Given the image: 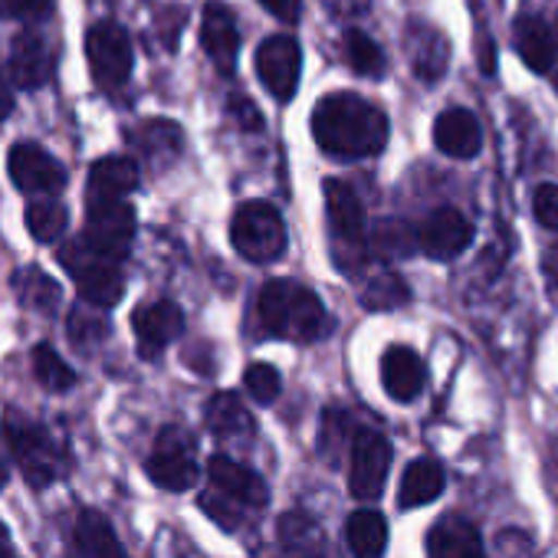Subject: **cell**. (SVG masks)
<instances>
[{"label": "cell", "mask_w": 558, "mask_h": 558, "mask_svg": "<svg viewBox=\"0 0 558 558\" xmlns=\"http://www.w3.org/2000/svg\"><path fill=\"white\" fill-rule=\"evenodd\" d=\"M310 125L316 145L332 158L359 161L378 155L388 145V116L355 93L323 96L313 109Z\"/></svg>", "instance_id": "1"}, {"label": "cell", "mask_w": 558, "mask_h": 558, "mask_svg": "<svg viewBox=\"0 0 558 558\" xmlns=\"http://www.w3.org/2000/svg\"><path fill=\"white\" fill-rule=\"evenodd\" d=\"M256 323L266 336L313 345L329 332L326 303L296 279H269L256 296Z\"/></svg>", "instance_id": "2"}, {"label": "cell", "mask_w": 558, "mask_h": 558, "mask_svg": "<svg viewBox=\"0 0 558 558\" xmlns=\"http://www.w3.org/2000/svg\"><path fill=\"white\" fill-rule=\"evenodd\" d=\"M326 197V230H329V253L339 272L359 276L372 259V233L365 220V207L352 184L329 178L323 187Z\"/></svg>", "instance_id": "3"}, {"label": "cell", "mask_w": 558, "mask_h": 558, "mask_svg": "<svg viewBox=\"0 0 558 558\" xmlns=\"http://www.w3.org/2000/svg\"><path fill=\"white\" fill-rule=\"evenodd\" d=\"M207 483L210 489L201 496V506L223 529H236L243 512H256L269 502V489L263 476L223 453L207 460Z\"/></svg>", "instance_id": "4"}, {"label": "cell", "mask_w": 558, "mask_h": 558, "mask_svg": "<svg viewBox=\"0 0 558 558\" xmlns=\"http://www.w3.org/2000/svg\"><path fill=\"white\" fill-rule=\"evenodd\" d=\"M60 263L76 279V287H80V293H83V300L89 306L112 310L122 300V293H125V276L119 269L122 259L96 250L86 236H80L70 246H63L60 250Z\"/></svg>", "instance_id": "5"}, {"label": "cell", "mask_w": 558, "mask_h": 558, "mask_svg": "<svg viewBox=\"0 0 558 558\" xmlns=\"http://www.w3.org/2000/svg\"><path fill=\"white\" fill-rule=\"evenodd\" d=\"M230 243L246 263H272L287 253V223L266 201H246L233 210Z\"/></svg>", "instance_id": "6"}, {"label": "cell", "mask_w": 558, "mask_h": 558, "mask_svg": "<svg viewBox=\"0 0 558 558\" xmlns=\"http://www.w3.org/2000/svg\"><path fill=\"white\" fill-rule=\"evenodd\" d=\"M86 57L93 80L102 93H119L129 76H132V40L122 24L116 21H99L86 34Z\"/></svg>", "instance_id": "7"}, {"label": "cell", "mask_w": 558, "mask_h": 558, "mask_svg": "<svg viewBox=\"0 0 558 558\" xmlns=\"http://www.w3.org/2000/svg\"><path fill=\"white\" fill-rule=\"evenodd\" d=\"M256 76L266 86V93L276 102H290L300 89V76H303V47L296 37L290 34H276L266 37L256 47Z\"/></svg>", "instance_id": "8"}, {"label": "cell", "mask_w": 558, "mask_h": 558, "mask_svg": "<svg viewBox=\"0 0 558 558\" xmlns=\"http://www.w3.org/2000/svg\"><path fill=\"white\" fill-rule=\"evenodd\" d=\"M151 483L168 493H184L197 483V460H194V437L184 427H165L155 440V450L145 463Z\"/></svg>", "instance_id": "9"}, {"label": "cell", "mask_w": 558, "mask_h": 558, "mask_svg": "<svg viewBox=\"0 0 558 558\" xmlns=\"http://www.w3.org/2000/svg\"><path fill=\"white\" fill-rule=\"evenodd\" d=\"M4 434H8V444H11L27 483L37 489L50 486L60 473V453H57L50 434L40 424H31V421L14 417V414L4 424Z\"/></svg>", "instance_id": "10"}, {"label": "cell", "mask_w": 558, "mask_h": 558, "mask_svg": "<svg viewBox=\"0 0 558 558\" xmlns=\"http://www.w3.org/2000/svg\"><path fill=\"white\" fill-rule=\"evenodd\" d=\"M395 450L385 434L378 430H359L352 440V466H349V489L355 499H378L385 493L388 473H391Z\"/></svg>", "instance_id": "11"}, {"label": "cell", "mask_w": 558, "mask_h": 558, "mask_svg": "<svg viewBox=\"0 0 558 558\" xmlns=\"http://www.w3.org/2000/svg\"><path fill=\"white\" fill-rule=\"evenodd\" d=\"M96 250L125 259L135 240V210L125 201H89L86 214V233Z\"/></svg>", "instance_id": "12"}, {"label": "cell", "mask_w": 558, "mask_h": 558, "mask_svg": "<svg viewBox=\"0 0 558 558\" xmlns=\"http://www.w3.org/2000/svg\"><path fill=\"white\" fill-rule=\"evenodd\" d=\"M8 171H11V181L24 191V194H60L63 184H66V171L63 165L44 151L40 145H31V142H21L11 148L8 155Z\"/></svg>", "instance_id": "13"}, {"label": "cell", "mask_w": 558, "mask_h": 558, "mask_svg": "<svg viewBox=\"0 0 558 558\" xmlns=\"http://www.w3.org/2000/svg\"><path fill=\"white\" fill-rule=\"evenodd\" d=\"M473 243V223L457 207H437L417 223V250L430 259H457Z\"/></svg>", "instance_id": "14"}, {"label": "cell", "mask_w": 558, "mask_h": 558, "mask_svg": "<svg viewBox=\"0 0 558 558\" xmlns=\"http://www.w3.org/2000/svg\"><path fill=\"white\" fill-rule=\"evenodd\" d=\"M201 47L210 57L214 70L223 76H233L236 70V53H240V31L236 17L220 0H210L201 17Z\"/></svg>", "instance_id": "15"}, {"label": "cell", "mask_w": 558, "mask_h": 558, "mask_svg": "<svg viewBox=\"0 0 558 558\" xmlns=\"http://www.w3.org/2000/svg\"><path fill=\"white\" fill-rule=\"evenodd\" d=\"M132 329H135L142 359H158L184 332V313L168 300L145 303L132 313Z\"/></svg>", "instance_id": "16"}, {"label": "cell", "mask_w": 558, "mask_h": 558, "mask_svg": "<svg viewBox=\"0 0 558 558\" xmlns=\"http://www.w3.org/2000/svg\"><path fill=\"white\" fill-rule=\"evenodd\" d=\"M512 47L519 53V60L538 73L548 76L558 66V34L548 21L535 17V14H519L512 24Z\"/></svg>", "instance_id": "17"}, {"label": "cell", "mask_w": 558, "mask_h": 558, "mask_svg": "<svg viewBox=\"0 0 558 558\" xmlns=\"http://www.w3.org/2000/svg\"><path fill=\"white\" fill-rule=\"evenodd\" d=\"M434 145L447 158L470 161V158H476L483 151V129H480V122H476V116L470 109L450 106L434 122Z\"/></svg>", "instance_id": "18"}, {"label": "cell", "mask_w": 558, "mask_h": 558, "mask_svg": "<svg viewBox=\"0 0 558 558\" xmlns=\"http://www.w3.org/2000/svg\"><path fill=\"white\" fill-rule=\"evenodd\" d=\"M381 385H385L388 398L398 401V404L417 401V395L427 385V365H424V359L414 349H408V345H391L381 355Z\"/></svg>", "instance_id": "19"}, {"label": "cell", "mask_w": 558, "mask_h": 558, "mask_svg": "<svg viewBox=\"0 0 558 558\" xmlns=\"http://www.w3.org/2000/svg\"><path fill=\"white\" fill-rule=\"evenodd\" d=\"M427 555L430 558H486L480 529L463 515H447L430 525Z\"/></svg>", "instance_id": "20"}, {"label": "cell", "mask_w": 558, "mask_h": 558, "mask_svg": "<svg viewBox=\"0 0 558 558\" xmlns=\"http://www.w3.org/2000/svg\"><path fill=\"white\" fill-rule=\"evenodd\" d=\"M50 73H53V57H50L47 44L37 34L14 37V47H11V80L17 83V89L34 93V89L50 83Z\"/></svg>", "instance_id": "21"}, {"label": "cell", "mask_w": 558, "mask_h": 558, "mask_svg": "<svg viewBox=\"0 0 558 558\" xmlns=\"http://www.w3.org/2000/svg\"><path fill=\"white\" fill-rule=\"evenodd\" d=\"M138 187V165L125 155L99 158L89 171V201H125Z\"/></svg>", "instance_id": "22"}, {"label": "cell", "mask_w": 558, "mask_h": 558, "mask_svg": "<svg viewBox=\"0 0 558 558\" xmlns=\"http://www.w3.org/2000/svg\"><path fill=\"white\" fill-rule=\"evenodd\" d=\"M447 486V473L434 457H417L404 466L401 473V489H398V502L401 509H417L427 506L434 499H440Z\"/></svg>", "instance_id": "23"}, {"label": "cell", "mask_w": 558, "mask_h": 558, "mask_svg": "<svg viewBox=\"0 0 558 558\" xmlns=\"http://www.w3.org/2000/svg\"><path fill=\"white\" fill-rule=\"evenodd\" d=\"M408 40H411V66H414L417 80L427 86L440 83L447 73V63H450L447 40L434 27H421V24H411Z\"/></svg>", "instance_id": "24"}, {"label": "cell", "mask_w": 558, "mask_h": 558, "mask_svg": "<svg viewBox=\"0 0 558 558\" xmlns=\"http://www.w3.org/2000/svg\"><path fill=\"white\" fill-rule=\"evenodd\" d=\"M345 538L355 558H381L388 548V522L378 509H355L345 522Z\"/></svg>", "instance_id": "25"}, {"label": "cell", "mask_w": 558, "mask_h": 558, "mask_svg": "<svg viewBox=\"0 0 558 558\" xmlns=\"http://www.w3.org/2000/svg\"><path fill=\"white\" fill-rule=\"evenodd\" d=\"M76 542L86 551V558H125L116 529L109 525V519L96 509H83L76 519Z\"/></svg>", "instance_id": "26"}, {"label": "cell", "mask_w": 558, "mask_h": 558, "mask_svg": "<svg viewBox=\"0 0 558 558\" xmlns=\"http://www.w3.org/2000/svg\"><path fill=\"white\" fill-rule=\"evenodd\" d=\"M408 300H411V290H408V283L395 269L368 272L365 283H362V293H359V303L365 310H372V313H385V310L404 306Z\"/></svg>", "instance_id": "27"}, {"label": "cell", "mask_w": 558, "mask_h": 558, "mask_svg": "<svg viewBox=\"0 0 558 558\" xmlns=\"http://www.w3.org/2000/svg\"><path fill=\"white\" fill-rule=\"evenodd\" d=\"M204 421H207V427H210L217 437H240V434H250V430H253V417H250V411L243 408V401H240L233 391L214 395V398L207 401Z\"/></svg>", "instance_id": "28"}, {"label": "cell", "mask_w": 558, "mask_h": 558, "mask_svg": "<svg viewBox=\"0 0 558 558\" xmlns=\"http://www.w3.org/2000/svg\"><path fill=\"white\" fill-rule=\"evenodd\" d=\"M279 542L293 558H319L323 551V529L306 512H287L279 519Z\"/></svg>", "instance_id": "29"}, {"label": "cell", "mask_w": 558, "mask_h": 558, "mask_svg": "<svg viewBox=\"0 0 558 558\" xmlns=\"http://www.w3.org/2000/svg\"><path fill=\"white\" fill-rule=\"evenodd\" d=\"M342 57L349 63L352 73L365 76V80H381L385 70H388V60H385V50L362 31H345L342 37Z\"/></svg>", "instance_id": "30"}, {"label": "cell", "mask_w": 558, "mask_h": 558, "mask_svg": "<svg viewBox=\"0 0 558 558\" xmlns=\"http://www.w3.org/2000/svg\"><path fill=\"white\" fill-rule=\"evenodd\" d=\"M14 290H17V296L24 300V306H31V310L50 313V310H57V303H60V287L53 283V279H50L44 269H37V266L17 269V276H14Z\"/></svg>", "instance_id": "31"}, {"label": "cell", "mask_w": 558, "mask_h": 558, "mask_svg": "<svg viewBox=\"0 0 558 558\" xmlns=\"http://www.w3.org/2000/svg\"><path fill=\"white\" fill-rule=\"evenodd\" d=\"M132 142L151 158V161H168V158H174L178 151H181V145H184V138H181V129L174 125V122H145L135 135H132Z\"/></svg>", "instance_id": "32"}, {"label": "cell", "mask_w": 558, "mask_h": 558, "mask_svg": "<svg viewBox=\"0 0 558 558\" xmlns=\"http://www.w3.org/2000/svg\"><path fill=\"white\" fill-rule=\"evenodd\" d=\"M414 250H417V230H411L408 223L381 220L378 227H372V256L398 259V256H411Z\"/></svg>", "instance_id": "33"}, {"label": "cell", "mask_w": 558, "mask_h": 558, "mask_svg": "<svg viewBox=\"0 0 558 558\" xmlns=\"http://www.w3.org/2000/svg\"><path fill=\"white\" fill-rule=\"evenodd\" d=\"M24 220H27V230H31V236L37 243H53V240L63 236L70 217H66V207L57 204V201H34L27 207V217Z\"/></svg>", "instance_id": "34"}, {"label": "cell", "mask_w": 558, "mask_h": 558, "mask_svg": "<svg viewBox=\"0 0 558 558\" xmlns=\"http://www.w3.org/2000/svg\"><path fill=\"white\" fill-rule=\"evenodd\" d=\"M34 375L47 391H70L76 385V372L47 342L34 349Z\"/></svg>", "instance_id": "35"}, {"label": "cell", "mask_w": 558, "mask_h": 558, "mask_svg": "<svg viewBox=\"0 0 558 558\" xmlns=\"http://www.w3.org/2000/svg\"><path fill=\"white\" fill-rule=\"evenodd\" d=\"M243 385H246V395L256 401V404H272L283 391V378L272 365H263V362H253L243 375Z\"/></svg>", "instance_id": "36"}, {"label": "cell", "mask_w": 558, "mask_h": 558, "mask_svg": "<svg viewBox=\"0 0 558 558\" xmlns=\"http://www.w3.org/2000/svg\"><path fill=\"white\" fill-rule=\"evenodd\" d=\"M70 339L80 345V349H89L96 342H102L109 336V323L99 316V313H89V310H73L70 313V326H66Z\"/></svg>", "instance_id": "37"}, {"label": "cell", "mask_w": 558, "mask_h": 558, "mask_svg": "<svg viewBox=\"0 0 558 558\" xmlns=\"http://www.w3.org/2000/svg\"><path fill=\"white\" fill-rule=\"evenodd\" d=\"M53 14V0H0V21L37 24Z\"/></svg>", "instance_id": "38"}, {"label": "cell", "mask_w": 558, "mask_h": 558, "mask_svg": "<svg viewBox=\"0 0 558 558\" xmlns=\"http://www.w3.org/2000/svg\"><path fill=\"white\" fill-rule=\"evenodd\" d=\"M532 210L542 227L558 233V184H542L532 197Z\"/></svg>", "instance_id": "39"}, {"label": "cell", "mask_w": 558, "mask_h": 558, "mask_svg": "<svg viewBox=\"0 0 558 558\" xmlns=\"http://www.w3.org/2000/svg\"><path fill=\"white\" fill-rule=\"evenodd\" d=\"M227 109H230V116L236 119V125H240L243 132H256V129H263V116H259V109H256L246 96L233 93V96L227 99Z\"/></svg>", "instance_id": "40"}, {"label": "cell", "mask_w": 558, "mask_h": 558, "mask_svg": "<svg viewBox=\"0 0 558 558\" xmlns=\"http://www.w3.org/2000/svg\"><path fill=\"white\" fill-rule=\"evenodd\" d=\"M259 8L287 27H296L303 17V0H259Z\"/></svg>", "instance_id": "41"}, {"label": "cell", "mask_w": 558, "mask_h": 558, "mask_svg": "<svg viewBox=\"0 0 558 558\" xmlns=\"http://www.w3.org/2000/svg\"><path fill=\"white\" fill-rule=\"evenodd\" d=\"M476 63L483 76H496V44L486 31H480L476 37Z\"/></svg>", "instance_id": "42"}, {"label": "cell", "mask_w": 558, "mask_h": 558, "mask_svg": "<svg viewBox=\"0 0 558 558\" xmlns=\"http://www.w3.org/2000/svg\"><path fill=\"white\" fill-rule=\"evenodd\" d=\"M542 272H545V283H548V293L551 300L558 303V243H551L542 256Z\"/></svg>", "instance_id": "43"}, {"label": "cell", "mask_w": 558, "mask_h": 558, "mask_svg": "<svg viewBox=\"0 0 558 558\" xmlns=\"http://www.w3.org/2000/svg\"><path fill=\"white\" fill-rule=\"evenodd\" d=\"M14 112V93H11V83H4V73H0V122Z\"/></svg>", "instance_id": "44"}, {"label": "cell", "mask_w": 558, "mask_h": 558, "mask_svg": "<svg viewBox=\"0 0 558 558\" xmlns=\"http://www.w3.org/2000/svg\"><path fill=\"white\" fill-rule=\"evenodd\" d=\"M8 542H11V535H8V525H4V522H0V555H4V551H8Z\"/></svg>", "instance_id": "45"}, {"label": "cell", "mask_w": 558, "mask_h": 558, "mask_svg": "<svg viewBox=\"0 0 558 558\" xmlns=\"http://www.w3.org/2000/svg\"><path fill=\"white\" fill-rule=\"evenodd\" d=\"M8 476H11V470L4 463V453H0V486H8Z\"/></svg>", "instance_id": "46"}]
</instances>
